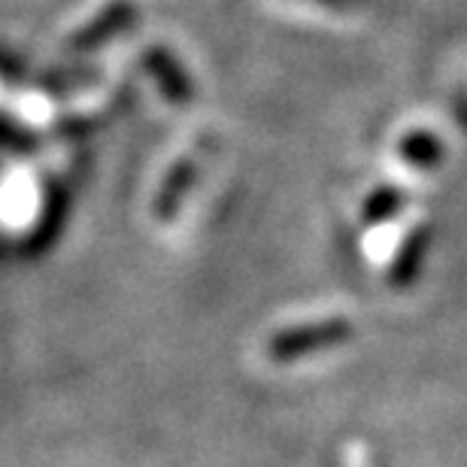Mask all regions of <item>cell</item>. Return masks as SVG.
<instances>
[{
	"instance_id": "1",
	"label": "cell",
	"mask_w": 467,
	"mask_h": 467,
	"mask_svg": "<svg viewBox=\"0 0 467 467\" xmlns=\"http://www.w3.org/2000/svg\"><path fill=\"white\" fill-rule=\"evenodd\" d=\"M355 334L352 322L347 319H322L313 325H295V328L276 331L274 337L267 340V355L274 361H297L306 358V355L334 349L340 343H347Z\"/></svg>"
},
{
	"instance_id": "5",
	"label": "cell",
	"mask_w": 467,
	"mask_h": 467,
	"mask_svg": "<svg viewBox=\"0 0 467 467\" xmlns=\"http://www.w3.org/2000/svg\"><path fill=\"white\" fill-rule=\"evenodd\" d=\"M404 207V192L400 189H377L368 198V203H364V222H386V219H391L395 213Z\"/></svg>"
},
{
	"instance_id": "4",
	"label": "cell",
	"mask_w": 467,
	"mask_h": 467,
	"mask_svg": "<svg viewBox=\"0 0 467 467\" xmlns=\"http://www.w3.org/2000/svg\"><path fill=\"white\" fill-rule=\"evenodd\" d=\"M400 155L416 167H434L443 158V143L428 130H416L400 140Z\"/></svg>"
},
{
	"instance_id": "6",
	"label": "cell",
	"mask_w": 467,
	"mask_h": 467,
	"mask_svg": "<svg viewBox=\"0 0 467 467\" xmlns=\"http://www.w3.org/2000/svg\"><path fill=\"white\" fill-rule=\"evenodd\" d=\"M319 4H328V6H337V9H349V6L364 4V0H319Z\"/></svg>"
},
{
	"instance_id": "2",
	"label": "cell",
	"mask_w": 467,
	"mask_h": 467,
	"mask_svg": "<svg viewBox=\"0 0 467 467\" xmlns=\"http://www.w3.org/2000/svg\"><path fill=\"white\" fill-rule=\"evenodd\" d=\"M194 173H198V161L194 158H185L171 171V176L164 180L161 192L155 198V216L158 219H171L176 210H180L182 198L189 194L192 182H194Z\"/></svg>"
},
{
	"instance_id": "3",
	"label": "cell",
	"mask_w": 467,
	"mask_h": 467,
	"mask_svg": "<svg viewBox=\"0 0 467 467\" xmlns=\"http://www.w3.org/2000/svg\"><path fill=\"white\" fill-rule=\"evenodd\" d=\"M428 243H431V231L428 228H416L413 234H407L404 246L398 249V258H395V265H391V283L395 285L413 283L428 255Z\"/></svg>"
}]
</instances>
